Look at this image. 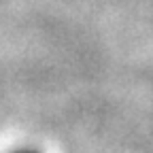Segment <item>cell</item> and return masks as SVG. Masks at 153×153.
<instances>
[{
  "instance_id": "6da1fadb",
  "label": "cell",
  "mask_w": 153,
  "mask_h": 153,
  "mask_svg": "<svg viewBox=\"0 0 153 153\" xmlns=\"http://www.w3.org/2000/svg\"><path fill=\"white\" fill-rule=\"evenodd\" d=\"M11 153H43V151H38V149H34V147H19V149H15V151H11Z\"/></svg>"
}]
</instances>
